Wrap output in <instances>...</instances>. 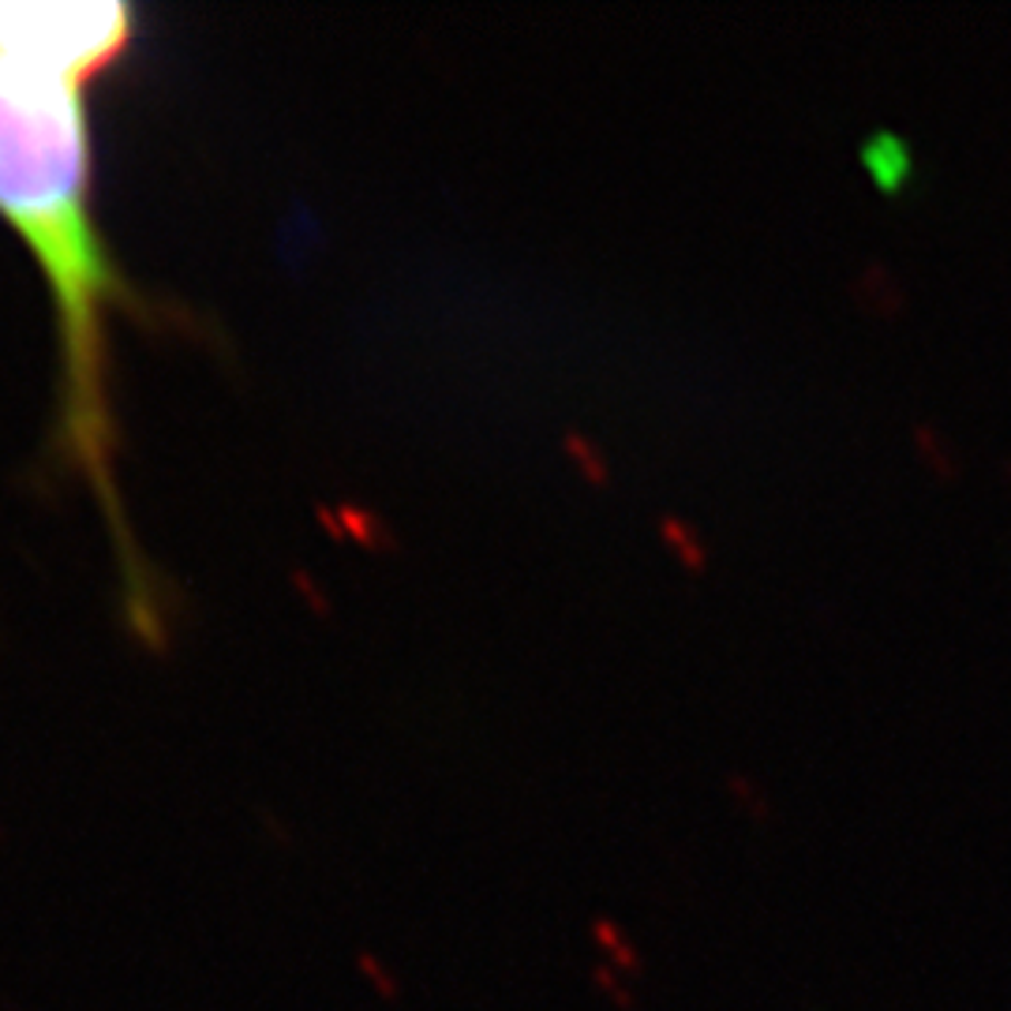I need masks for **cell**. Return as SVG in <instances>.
<instances>
[{
  "instance_id": "7a4b0ae2",
  "label": "cell",
  "mask_w": 1011,
  "mask_h": 1011,
  "mask_svg": "<svg viewBox=\"0 0 1011 1011\" xmlns=\"http://www.w3.org/2000/svg\"><path fill=\"white\" fill-rule=\"evenodd\" d=\"M858 161L865 165L870 180L884 195H900L911 188L914 180V150L903 136H895L889 128H873L870 136L858 143Z\"/></svg>"
},
{
  "instance_id": "8992f818",
  "label": "cell",
  "mask_w": 1011,
  "mask_h": 1011,
  "mask_svg": "<svg viewBox=\"0 0 1011 1011\" xmlns=\"http://www.w3.org/2000/svg\"><path fill=\"white\" fill-rule=\"evenodd\" d=\"M914 442H917V450H922V458L930 461V465H933L936 472H941L944 480H952V477H955V461L948 458L944 439H941V435H933V428L917 424V428H914Z\"/></svg>"
},
{
  "instance_id": "277c9868",
  "label": "cell",
  "mask_w": 1011,
  "mask_h": 1011,
  "mask_svg": "<svg viewBox=\"0 0 1011 1011\" xmlns=\"http://www.w3.org/2000/svg\"><path fill=\"white\" fill-rule=\"evenodd\" d=\"M592 941L603 948L607 966H615V971H622V974H641V952L626 941V933L618 930V922H611V917H596Z\"/></svg>"
},
{
  "instance_id": "6da1fadb",
  "label": "cell",
  "mask_w": 1011,
  "mask_h": 1011,
  "mask_svg": "<svg viewBox=\"0 0 1011 1011\" xmlns=\"http://www.w3.org/2000/svg\"><path fill=\"white\" fill-rule=\"evenodd\" d=\"M82 79L0 57V218L46 277L60 334V435L101 502L128 585V618L158 629V600L143 570L117 491L109 409V312L124 277L90 199V128Z\"/></svg>"
},
{
  "instance_id": "52a82bcc",
  "label": "cell",
  "mask_w": 1011,
  "mask_h": 1011,
  "mask_svg": "<svg viewBox=\"0 0 1011 1011\" xmlns=\"http://www.w3.org/2000/svg\"><path fill=\"white\" fill-rule=\"evenodd\" d=\"M592 982H596V985H600V989H603V993L615 1000V1008H618V1011H634V1008H637V1000H634V993H626V989H622V982H618V971H615V966H607V963H600V966H596V971H592Z\"/></svg>"
},
{
  "instance_id": "5b68a950",
  "label": "cell",
  "mask_w": 1011,
  "mask_h": 1011,
  "mask_svg": "<svg viewBox=\"0 0 1011 1011\" xmlns=\"http://www.w3.org/2000/svg\"><path fill=\"white\" fill-rule=\"evenodd\" d=\"M356 966H360V974L367 978V989H371V993H375L379 1000H386V1004H394V1000L401 997L397 978L383 971V963H379V955L360 952V955H356Z\"/></svg>"
},
{
  "instance_id": "3957f363",
  "label": "cell",
  "mask_w": 1011,
  "mask_h": 1011,
  "mask_svg": "<svg viewBox=\"0 0 1011 1011\" xmlns=\"http://www.w3.org/2000/svg\"><path fill=\"white\" fill-rule=\"evenodd\" d=\"M659 536H664V543L675 551V559L683 562L686 570H694V573L708 570V547L683 518H659Z\"/></svg>"
}]
</instances>
